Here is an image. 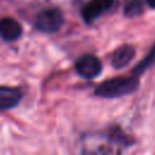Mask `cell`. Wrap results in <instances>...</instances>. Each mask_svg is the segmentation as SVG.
I'll use <instances>...</instances> for the list:
<instances>
[{
  "mask_svg": "<svg viewBox=\"0 0 155 155\" xmlns=\"http://www.w3.org/2000/svg\"><path fill=\"white\" fill-rule=\"evenodd\" d=\"M139 78L132 76H116L103 81L94 88V94L101 98L114 99L134 93L139 88Z\"/></svg>",
  "mask_w": 155,
  "mask_h": 155,
  "instance_id": "6da1fadb",
  "label": "cell"
},
{
  "mask_svg": "<svg viewBox=\"0 0 155 155\" xmlns=\"http://www.w3.org/2000/svg\"><path fill=\"white\" fill-rule=\"evenodd\" d=\"M64 24V16L59 8H45L38 13L34 27L38 31L44 34L57 33Z\"/></svg>",
  "mask_w": 155,
  "mask_h": 155,
  "instance_id": "7a4b0ae2",
  "label": "cell"
},
{
  "mask_svg": "<svg viewBox=\"0 0 155 155\" xmlns=\"http://www.w3.org/2000/svg\"><path fill=\"white\" fill-rule=\"evenodd\" d=\"M75 71L82 79L93 80L102 74L103 64L97 56L87 53L78 58V61L75 62Z\"/></svg>",
  "mask_w": 155,
  "mask_h": 155,
  "instance_id": "3957f363",
  "label": "cell"
},
{
  "mask_svg": "<svg viewBox=\"0 0 155 155\" xmlns=\"http://www.w3.org/2000/svg\"><path fill=\"white\" fill-rule=\"evenodd\" d=\"M115 0H91L81 8V17L85 23L91 24L96 22L101 16L108 12Z\"/></svg>",
  "mask_w": 155,
  "mask_h": 155,
  "instance_id": "277c9868",
  "label": "cell"
},
{
  "mask_svg": "<svg viewBox=\"0 0 155 155\" xmlns=\"http://www.w3.org/2000/svg\"><path fill=\"white\" fill-rule=\"evenodd\" d=\"M23 92L18 87L0 86V111L13 109L22 101Z\"/></svg>",
  "mask_w": 155,
  "mask_h": 155,
  "instance_id": "5b68a950",
  "label": "cell"
},
{
  "mask_svg": "<svg viewBox=\"0 0 155 155\" xmlns=\"http://www.w3.org/2000/svg\"><path fill=\"white\" fill-rule=\"evenodd\" d=\"M136 56V48L134 46L130 45V44H125L119 46L111 54L110 58V63L113 65V68L115 69H122L126 68L133 59Z\"/></svg>",
  "mask_w": 155,
  "mask_h": 155,
  "instance_id": "8992f818",
  "label": "cell"
},
{
  "mask_svg": "<svg viewBox=\"0 0 155 155\" xmlns=\"http://www.w3.org/2000/svg\"><path fill=\"white\" fill-rule=\"evenodd\" d=\"M23 29L18 21L11 17L0 19V36L6 41H15L22 36Z\"/></svg>",
  "mask_w": 155,
  "mask_h": 155,
  "instance_id": "52a82bcc",
  "label": "cell"
},
{
  "mask_svg": "<svg viewBox=\"0 0 155 155\" xmlns=\"http://www.w3.org/2000/svg\"><path fill=\"white\" fill-rule=\"evenodd\" d=\"M154 64H155V44L151 46L149 52L133 67L132 75L139 78L142 74H144L147 70H149Z\"/></svg>",
  "mask_w": 155,
  "mask_h": 155,
  "instance_id": "ba28073f",
  "label": "cell"
},
{
  "mask_svg": "<svg viewBox=\"0 0 155 155\" xmlns=\"http://www.w3.org/2000/svg\"><path fill=\"white\" fill-rule=\"evenodd\" d=\"M144 12L143 0H128L124 6V15L127 18H136L142 16Z\"/></svg>",
  "mask_w": 155,
  "mask_h": 155,
  "instance_id": "9c48e42d",
  "label": "cell"
},
{
  "mask_svg": "<svg viewBox=\"0 0 155 155\" xmlns=\"http://www.w3.org/2000/svg\"><path fill=\"white\" fill-rule=\"evenodd\" d=\"M147 1V4H148V6L150 7V8H153V10H155V0H145Z\"/></svg>",
  "mask_w": 155,
  "mask_h": 155,
  "instance_id": "30bf717a",
  "label": "cell"
}]
</instances>
